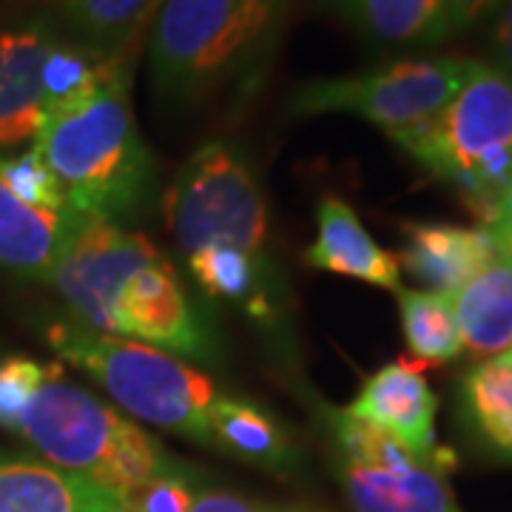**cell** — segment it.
I'll return each instance as SVG.
<instances>
[{
	"mask_svg": "<svg viewBox=\"0 0 512 512\" xmlns=\"http://www.w3.org/2000/svg\"><path fill=\"white\" fill-rule=\"evenodd\" d=\"M131 57L106 60L92 83L52 103L35 134V151L63 188L77 217L134 220L151 197L154 160L128 97Z\"/></svg>",
	"mask_w": 512,
	"mask_h": 512,
	"instance_id": "cell-1",
	"label": "cell"
},
{
	"mask_svg": "<svg viewBox=\"0 0 512 512\" xmlns=\"http://www.w3.org/2000/svg\"><path fill=\"white\" fill-rule=\"evenodd\" d=\"M282 0H163L148 40L157 100L188 109L251 69Z\"/></svg>",
	"mask_w": 512,
	"mask_h": 512,
	"instance_id": "cell-2",
	"label": "cell"
},
{
	"mask_svg": "<svg viewBox=\"0 0 512 512\" xmlns=\"http://www.w3.org/2000/svg\"><path fill=\"white\" fill-rule=\"evenodd\" d=\"M390 140L450 185L487 225L512 180V77L473 60L444 109Z\"/></svg>",
	"mask_w": 512,
	"mask_h": 512,
	"instance_id": "cell-3",
	"label": "cell"
},
{
	"mask_svg": "<svg viewBox=\"0 0 512 512\" xmlns=\"http://www.w3.org/2000/svg\"><path fill=\"white\" fill-rule=\"evenodd\" d=\"M18 433L49 464L92 478L126 504L137 487L177 470L160 441L83 387L63 382L57 367L23 413Z\"/></svg>",
	"mask_w": 512,
	"mask_h": 512,
	"instance_id": "cell-4",
	"label": "cell"
},
{
	"mask_svg": "<svg viewBox=\"0 0 512 512\" xmlns=\"http://www.w3.org/2000/svg\"><path fill=\"white\" fill-rule=\"evenodd\" d=\"M49 342L66 362L86 370L134 419L211 444L208 410L220 396L217 384L180 356L77 322L52 325Z\"/></svg>",
	"mask_w": 512,
	"mask_h": 512,
	"instance_id": "cell-5",
	"label": "cell"
},
{
	"mask_svg": "<svg viewBox=\"0 0 512 512\" xmlns=\"http://www.w3.org/2000/svg\"><path fill=\"white\" fill-rule=\"evenodd\" d=\"M165 220L185 256L208 245L265 254L268 205L251 163L228 143H205L188 157L168 185Z\"/></svg>",
	"mask_w": 512,
	"mask_h": 512,
	"instance_id": "cell-6",
	"label": "cell"
},
{
	"mask_svg": "<svg viewBox=\"0 0 512 512\" xmlns=\"http://www.w3.org/2000/svg\"><path fill=\"white\" fill-rule=\"evenodd\" d=\"M470 69L473 60L467 57H407L373 72L313 80L293 92L291 114L316 117L345 111L393 137L444 109Z\"/></svg>",
	"mask_w": 512,
	"mask_h": 512,
	"instance_id": "cell-7",
	"label": "cell"
},
{
	"mask_svg": "<svg viewBox=\"0 0 512 512\" xmlns=\"http://www.w3.org/2000/svg\"><path fill=\"white\" fill-rule=\"evenodd\" d=\"M339 450V478L356 512H464L447 484V470L407 453L382 430L325 407Z\"/></svg>",
	"mask_w": 512,
	"mask_h": 512,
	"instance_id": "cell-8",
	"label": "cell"
},
{
	"mask_svg": "<svg viewBox=\"0 0 512 512\" xmlns=\"http://www.w3.org/2000/svg\"><path fill=\"white\" fill-rule=\"evenodd\" d=\"M157 259L160 251L143 234L114 222L77 217L49 282L83 328L114 333L120 291L131 276Z\"/></svg>",
	"mask_w": 512,
	"mask_h": 512,
	"instance_id": "cell-9",
	"label": "cell"
},
{
	"mask_svg": "<svg viewBox=\"0 0 512 512\" xmlns=\"http://www.w3.org/2000/svg\"><path fill=\"white\" fill-rule=\"evenodd\" d=\"M353 419L382 430L384 436L399 441L407 453L421 461L450 470L453 453L436 441V413L439 399L424 379V365L410 359H396L379 367L365 379L359 396L345 407Z\"/></svg>",
	"mask_w": 512,
	"mask_h": 512,
	"instance_id": "cell-10",
	"label": "cell"
},
{
	"mask_svg": "<svg viewBox=\"0 0 512 512\" xmlns=\"http://www.w3.org/2000/svg\"><path fill=\"white\" fill-rule=\"evenodd\" d=\"M114 336H126L183 359H208L211 339L163 256L131 276L114 308Z\"/></svg>",
	"mask_w": 512,
	"mask_h": 512,
	"instance_id": "cell-11",
	"label": "cell"
},
{
	"mask_svg": "<svg viewBox=\"0 0 512 512\" xmlns=\"http://www.w3.org/2000/svg\"><path fill=\"white\" fill-rule=\"evenodd\" d=\"M57 46L46 23L0 32V151L35 140L49 106L46 60Z\"/></svg>",
	"mask_w": 512,
	"mask_h": 512,
	"instance_id": "cell-12",
	"label": "cell"
},
{
	"mask_svg": "<svg viewBox=\"0 0 512 512\" xmlns=\"http://www.w3.org/2000/svg\"><path fill=\"white\" fill-rule=\"evenodd\" d=\"M495 251L490 231L461 228L450 222H407L399 268L416 276L424 291L453 293L493 262Z\"/></svg>",
	"mask_w": 512,
	"mask_h": 512,
	"instance_id": "cell-13",
	"label": "cell"
},
{
	"mask_svg": "<svg viewBox=\"0 0 512 512\" xmlns=\"http://www.w3.org/2000/svg\"><path fill=\"white\" fill-rule=\"evenodd\" d=\"M308 265L330 274L350 276L384 291L402 288V268L396 254L384 251L367 234L362 220L348 202L339 197H322L316 211V239L308 248Z\"/></svg>",
	"mask_w": 512,
	"mask_h": 512,
	"instance_id": "cell-14",
	"label": "cell"
},
{
	"mask_svg": "<svg viewBox=\"0 0 512 512\" xmlns=\"http://www.w3.org/2000/svg\"><path fill=\"white\" fill-rule=\"evenodd\" d=\"M126 498L49 461L0 453V512H123Z\"/></svg>",
	"mask_w": 512,
	"mask_h": 512,
	"instance_id": "cell-15",
	"label": "cell"
},
{
	"mask_svg": "<svg viewBox=\"0 0 512 512\" xmlns=\"http://www.w3.org/2000/svg\"><path fill=\"white\" fill-rule=\"evenodd\" d=\"M74 220L72 211H37L20 202L0 180V268L20 279L49 282Z\"/></svg>",
	"mask_w": 512,
	"mask_h": 512,
	"instance_id": "cell-16",
	"label": "cell"
},
{
	"mask_svg": "<svg viewBox=\"0 0 512 512\" xmlns=\"http://www.w3.org/2000/svg\"><path fill=\"white\" fill-rule=\"evenodd\" d=\"M450 299L464 350L481 359L512 350V259L495 256Z\"/></svg>",
	"mask_w": 512,
	"mask_h": 512,
	"instance_id": "cell-17",
	"label": "cell"
},
{
	"mask_svg": "<svg viewBox=\"0 0 512 512\" xmlns=\"http://www.w3.org/2000/svg\"><path fill=\"white\" fill-rule=\"evenodd\" d=\"M163 0H57L60 18L77 37V46L103 57L120 60L131 57L134 46Z\"/></svg>",
	"mask_w": 512,
	"mask_h": 512,
	"instance_id": "cell-18",
	"label": "cell"
},
{
	"mask_svg": "<svg viewBox=\"0 0 512 512\" xmlns=\"http://www.w3.org/2000/svg\"><path fill=\"white\" fill-rule=\"evenodd\" d=\"M359 35L387 46H439L447 37L444 0H333Z\"/></svg>",
	"mask_w": 512,
	"mask_h": 512,
	"instance_id": "cell-19",
	"label": "cell"
},
{
	"mask_svg": "<svg viewBox=\"0 0 512 512\" xmlns=\"http://www.w3.org/2000/svg\"><path fill=\"white\" fill-rule=\"evenodd\" d=\"M461 413L484 447L512 461V350L473 365L458 384Z\"/></svg>",
	"mask_w": 512,
	"mask_h": 512,
	"instance_id": "cell-20",
	"label": "cell"
},
{
	"mask_svg": "<svg viewBox=\"0 0 512 512\" xmlns=\"http://www.w3.org/2000/svg\"><path fill=\"white\" fill-rule=\"evenodd\" d=\"M208 433L211 444H220L231 456L251 461L268 470L291 467L293 447L279 421L262 407L231 396H217L208 410Z\"/></svg>",
	"mask_w": 512,
	"mask_h": 512,
	"instance_id": "cell-21",
	"label": "cell"
},
{
	"mask_svg": "<svg viewBox=\"0 0 512 512\" xmlns=\"http://www.w3.org/2000/svg\"><path fill=\"white\" fill-rule=\"evenodd\" d=\"M404 342L421 365H447L464 353L453 299L436 291L399 288Z\"/></svg>",
	"mask_w": 512,
	"mask_h": 512,
	"instance_id": "cell-22",
	"label": "cell"
},
{
	"mask_svg": "<svg viewBox=\"0 0 512 512\" xmlns=\"http://www.w3.org/2000/svg\"><path fill=\"white\" fill-rule=\"evenodd\" d=\"M188 268L208 296L237 302L259 319L271 316L268 299L259 285V259L251 254L228 245H208L188 256Z\"/></svg>",
	"mask_w": 512,
	"mask_h": 512,
	"instance_id": "cell-23",
	"label": "cell"
},
{
	"mask_svg": "<svg viewBox=\"0 0 512 512\" xmlns=\"http://www.w3.org/2000/svg\"><path fill=\"white\" fill-rule=\"evenodd\" d=\"M0 180L20 202L32 205L37 211H69L63 188L35 148L15 157H0Z\"/></svg>",
	"mask_w": 512,
	"mask_h": 512,
	"instance_id": "cell-24",
	"label": "cell"
},
{
	"mask_svg": "<svg viewBox=\"0 0 512 512\" xmlns=\"http://www.w3.org/2000/svg\"><path fill=\"white\" fill-rule=\"evenodd\" d=\"M55 367L40 365L29 356H12L0 362V427L18 433L20 419L29 410L43 382L52 376Z\"/></svg>",
	"mask_w": 512,
	"mask_h": 512,
	"instance_id": "cell-25",
	"label": "cell"
},
{
	"mask_svg": "<svg viewBox=\"0 0 512 512\" xmlns=\"http://www.w3.org/2000/svg\"><path fill=\"white\" fill-rule=\"evenodd\" d=\"M194 495L188 490L183 478L157 476L146 481L128 495V510L131 512H188Z\"/></svg>",
	"mask_w": 512,
	"mask_h": 512,
	"instance_id": "cell-26",
	"label": "cell"
},
{
	"mask_svg": "<svg viewBox=\"0 0 512 512\" xmlns=\"http://www.w3.org/2000/svg\"><path fill=\"white\" fill-rule=\"evenodd\" d=\"M498 6L501 0H444L447 37H456L478 26L481 20H490Z\"/></svg>",
	"mask_w": 512,
	"mask_h": 512,
	"instance_id": "cell-27",
	"label": "cell"
},
{
	"mask_svg": "<svg viewBox=\"0 0 512 512\" xmlns=\"http://www.w3.org/2000/svg\"><path fill=\"white\" fill-rule=\"evenodd\" d=\"M490 52L495 69L512 77V0H501L490 18Z\"/></svg>",
	"mask_w": 512,
	"mask_h": 512,
	"instance_id": "cell-28",
	"label": "cell"
},
{
	"mask_svg": "<svg viewBox=\"0 0 512 512\" xmlns=\"http://www.w3.org/2000/svg\"><path fill=\"white\" fill-rule=\"evenodd\" d=\"M188 512H254L248 501L231 493H202L191 501Z\"/></svg>",
	"mask_w": 512,
	"mask_h": 512,
	"instance_id": "cell-29",
	"label": "cell"
},
{
	"mask_svg": "<svg viewBox=\"0 0 512 512\" xmlns=\"http://www.w3.org/2000/svg\"><path fill=\"white\" fill-rule=\"evenodd\" d=\"M484 228L490 231L498 256H507V259H512V220L487 222Z\"/></svg>",
	"mask_w": 512,
	"mask_h": 512,
	"instance_id": "cell-30",
	"label": "cell"
},
{
	"mask_svg": "<svg viewBox=\"0 0 512 512\" xmlns=\"http://www.w3.org/2000/svg\"><path fill=\"white\" fill-rule=\"evenodd\" d=\"M495 220H512V180L504 185V191L498 197V205H495V214L490 222Z\"/></svg>",
	"mask_w": 512,
	"mask_h": 512,
	"instance_id": "cell-31",
	"label": "cell"
},
{
	"mask_svg": "<svg viewBox=\"0 0 512 512\" xmlns=\"http://www.w3.org/2000/svg\"><path fill=\"white\" fill-rule=\"evenodd\" d=\"M123 512H131V510H123Z\"/></svg>",
	"mask_w": 512,
	"mask_h": 512,
	"instance_id": "cell-32",
	"label": "cell"
}]
</instances>
